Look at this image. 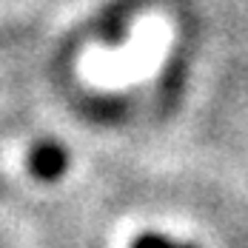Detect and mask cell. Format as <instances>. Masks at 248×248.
<instances>
[{"label": "cell", "mask_w": 248, "mask_h": 248, "mask_svg": "<svg viewBox=\"0 0 248 248\" xmlns=\"http://www.w3.org/2000/svg\"><path fill=\"white\" fill-rule=\"evenodd\" d=\"M131 248H194V246H180V243H171V240H166V237L149 231V234H143Z\"/></svg>", "instance_id": "obj_2"}, {"label": "cell", "mask_w": 248, "mask_h": 248, "mask_svg": "<svg viewBox=\"0 0 248 248\" xmlns=\"http://www.w3.org/2000/svg\"><path fill=\"white\" fill-rule=\"evenodd\" d=\"M29 166H31V171L37 174V177L54 180V177H60V174L66 171L69 160H66V151L60 149V146H54V143H40V146L31 149Z\"/></svg>", "instance_id": "obj_1"}]
</instances>
